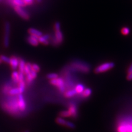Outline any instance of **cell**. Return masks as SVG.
Returning a JSON list of instances; mask_svg holds the SVG:
<instances>
[{
  "label": "cell",
  "instance_id": "cell-37",
  "mask_svg": "<svg viewBox=\"0 0 132 132\" xmlns=\"http://www.w3.org/2000/svg\"><path fill=\"white\" fill-rule=\"evenodd\" d=\"M2 62V61H1V60H0V63H1Z\"/></svg>",
  "mask_w": 132,
  "mask_h": 132
},
{
  "label": "cell",
  "instance_id": "cell-8",
  "mask_svg": "<svg viewBox=\"0 0 132 132\" xmlns=\"http://www.w3.org/2000/svg\"><path fill=\"white\" fill-rule=\"evenodd\" d=\"M14 9L15 12L17 13L20 17L25 20H28L30 18V15L28 12L25 10L22 7L14 6Z\"/></svg>",
  "mask_w": 132,
  "mask_h": 132
},
{
  "label": "cell",
  "instance_id": "cell-36",
  "mask_svg": "<svg viewBox=\"0 0 132 132\" xmlns=\"http://www.w3.org/2000/svg\"><path fill=\"white\" fill-rule=\"evenodd\" d=\"M24 132H29V131L28 130H26V131H25Z\"/></svg>",
  "mask_w": 132,
  "mask_h": 132
},
{
  "label": "cell",
  "instance_id": "cell-34",
  "mask_svg": "<svg viewBox=\"0 0 132 132\" xmlns=\"http://www.w3.org/2000/svg\"><path fill=\"white\" fill-rule=\"evenodd\" d=\"M132 72V63L130 64V65L129 66L127 70V74H129L130 72Z\"/></svg>",
  "mask_w": 132,
  "mask_h": 132
},
{
  "label": "cell",
  "instance_id": "cell-18",
  "mask_svg": "<svg viewBox=\"0 0 132 132\" xmlns=\"http://www.w3.org/2000/svg\"><path fill=\"white\" fill-rule=\"evenodd\" d=\"M77 93L75 89H71V90L67 91V92H65L64 93V96L66 97L69 98V97H72L73 96H74L76 95H77Z\"/></svg>",
  "mask_w": 132,
  "mask_h": 132
},
{
  "label": "cell",
  "instance_id": "cell-20",
  "mask_svg": "<svg viewBox=\"0 0 132 132\" xmlns=\"http://www.w3.org/2000/svg\"><path fill=\"white\" fill-rule=\"evenodd\" d=\"M12 3H13L14 6H19L24 7L26 6V4L23 1V0H12Z\"/></svg>",
  "mask_w": 132,
  "mask_h": 132
},
{
  "label": "cell",
  "instance_id": "cell-17",
  "mask_svg": "<svg viewBox=\"0 0 132 132\" xmlns=\"http://www.w3.org/2000/svg\"><path fill=\"white\" fill-rule=\"evenodd\" d=\"M26 62L23 59H20L19 61V65H18V68H19V72L24 73V69H25V67H26Z\"/></svg>",
  "mask_w": 132,
  "mask_h": 132
},
{
  "label": "cell",
  "instance_id": "cell-31",
  "mask_svg": "<svg viewBox=\"0 0 132 132\" xmlns=\"http://www.w3.org/2000/svg\"><path fill=\"white\" fill-rule=\"evenodd\" d=\"M31 68H32V70L36 72V73H38L40 71V68L39 67V65L35 63L31 64Z\"/></svg>",
  "mask_w": 132,
  "mask_h": 132
},
{
  "label": "cell",
  "instance_id": "cell-28",
  "mask_svg": "<svg viewBox=\"0 0 132 132\" xmlns=\"http://www.w3.org/2000/svg\"><path fill=\"white\" fill-rule=\"evenodd\" d=\"M46 77L48 79H50L51 80L52 79H57V78H59V75L55 73H51L48 74Z\"/></svg>",
  "mask_w": 132,
  "mask_h": 132
},
{
  "label": "cell",
  "instance_id": "cell-6",
  "mask_svg": "<svg viewBox=\"0 0 132 132\" xmlns=\"http://www.w3.org/2000/svg\"><path fill=\"white\" fill-rule=\"evenodd\" d=\"M50 83L53 85L57 86V87L59 88V90L61 93H65V82L62 78H58L57 79L51 80Z\"/></svg>",
  "mask_w": 132,
  "mask_h": 132
},
{
  "label": "cell",
  "instance_id": "cell-12",
  "mask_svg": "<svg viewBox=\"0 0 132 132\" xmlns=\"http://www.w3.org/2000/svg\"><path fill=\"white\" fill-rule=\"evenodd\" d=\"M28 42L32 46H38L39 44V38L35 36L30 35L27 38Z\"/></svg>",
  "mask_w": 132,
  "mask_h": 132
},
{
  "label": "cell",
  "instance_id": "cell-21",
  "mask_svg": "<svg viewBox=\"0 0 132 132\" xmlns=\"http://www.w3.org/2000/svg\"><path fill=\"white\" fill-rule=\"evenodd\" d=\"M26 84L24 80L19 81L18 88L19 90L20 94H23V93H24L25 89H26Z\"/></svg>",
  "mask_w": 132,
  "mask_h": 132
},
{
  "label": "cell",
  "instance_id": "cell-9",
  "mask_svg": "<svg viewBox=\"0 0 132 132\" xmlns=\"http://www.w3.org/2000/svg\"><path fill=\"white\" fill-rule=\"evenodd\" d=\"M18 106L20 112H24L27 109V104L26 100H25L23 95L22 94H20L18 95Z\"/></svg>",
  "mask_w": 132,
  "mask_h": 132
},
{
  "label": "cell",
  "instance_id": "cell-13",
  "mask_svg": "<svg viewBox=\"0 0 132 132\" xmlns=\"http://www.w3.org/2000/svg\"><path fill=\"white\" fill-rule=\"evenodd\" d=\"M37 77V73L32 70L31 72L26 76V82L28 84H31V82L34 80Z\"/></svg>",
  "mask_w": 132,
  "mask_h": 132
},
{
  "label": "cell",
  "instance_id": "cell-24",
  "mask_svg": "<svg viewBox=\"0 0 132 132\" xmlns=\"http://www.w3.org/2000/svg\"><path fill=\"white\" fill-rule=\"evenodd\" d=\"M92 94V90L90 88H86L84 89V92L82 93L81 95L83 97H88Z\"/></svg>",
  "mask_w": 132,
  "mask_h": 132
},
{
  "label": "cell",
  "instance_id": "cell-4",
  "mask_svg": "<svg viewBox=\"0 0 132 132\" xmlns=\"http://www.w3.org/2000/svg\"><path fill=\"white\" fill-rule=\"evenodd\" d=\"M114 67V63L112 62H105L102 63L95 68V72L96 73H101L106 72L107 71L111 70Z\"/></svg>",
  "mask_w": 132,
  "mask_h": 132
},
{
  "label": "cell",
  "instance_id": "cell-16",
  "mask_svg": "<svg viewBox=\"0 0 132 132\" xmlns=\"http://www.w3.org/2000/svg\"><path fill=\"white\" fill-rule=\"evenodd\" d=\"M49 38H50V36L48 35H43L42 36L39 38V41L41 44L47 45L49 44V41H48Z\"/></svg>",
  "mask_w": 132,
  "mask_h": 132
},
{
  "label": "cell",
  "instance_id": "cell-19",
  "mask_svg": "<svg viewBox=\"0 0 132 132\" xmlns=\"http://www.w3.org/2000/svg\"><path fill=\"white\" fill-rule=\"evenodd\" d=\"M12 79L13 81L15 84L19 82V72L14 71L12 73Z\"/></svg>",
  "mask_w": 132,
  "mask_h": 132
},
{
  "label": "cell",
  "instance_id": "cell-30",
  "mask_svg": "<svg viewBox=\"0 0 132 132\" xmlns=\"http://www.w3.org/2000/svg\"><path fill=\"white\" fill-rule=\"evenodd\" d=\"M0 60H1V61L3 62L9 64L10 61V58H9L6 56H5V55H1V56H0Z\"/></svg>",
  "mask_w": 132,
  "mask_h": 132
},
{
  "label": "cell",
  "instance_id": "cell-23",
  "mask_svg": "<svg viewBox=\"0 0 132 132\" xmlns=\"http://www.w3.org/2000/svg\"><path fill=\"white\" fill-rule=\"evenodd\" d=\"M75 89L76 90L77 94H81L85 89V86L83 84H78L76 85Z\"/></svg>",
  "mask_w": 132,
  "mask_h": 132
},
{
  "label": "cell",
  "instance_id": "cell-29",
  "mask_svg": "<svg viewBox=\"0 0 132 132\" xmlns=\"http://www.w3.org/2000/svg\"><path fill=\"white\" fill-rule=\"evenodd\" d=\"M130 29L128 27H123L121 29V33L123 35H128L130 33Z\"/></svg>",
  "mask_w": 132,
  "mask_h": 132
},
{
  "label": "cell",
  "instance_id": "cell-35",
  "mask_svg": "<svg viewBox=\"0 0 132 132\" xmlns=\"http://www.w3.org/2000/svg\"><path fill=\"white\" fill-rule=\"evenodd\" d=\"M36 1L38 2H40L41 1V0H36Z\"/></svg>",
  "mask_w": 132,
  "mask_h": 132
},
{
  "label": "cell",
  "instance_id": "cell-27",
  "mask_svg": "<svg viewBox=\"0 0 132 132\" xmlns=\"http://www.w3.org/2000/svg\"><path fill=\"white\" fill-rule=\"evenodd\" d=\"M60 116L61 117H71V114L70 113L68 110H65V111H62L60 113Z\"/></svg>",
  "mask_w": 132,
  "mask_h": 132
},
{
  "label": "cell",
  "instance_id": "cell-26",
  "mask_svg": "<svg viewBox=\"0 0 132 132\" xmlns=\"http://www.w3.org/2000/svg\"><path fill=\"white\" fill-rule=\"evenodd\" d=\"M11 86L8 84H5L3 85V88H2V93L4 94H8V92H9V91L11 89Z\"/></svg>",
  "mask_w": 132,
  "mask_h": 132
},
{
  "label": "cell",
  "instance_id": "cell-22",
  "mask_svg": "<svg viewBox=\"0 0 132 132\" xmlns=\"http://www.w3.org/2000/svg\"><path fill=\"white\" fill-rule=\"evenodd\" d=\"M20 92L18 88H11V89L9 91L8 94L10 96H16L20 94Z\"/></svg>",
  "mask_w": 132,
  "mask_h": 132
},
{
  "label": "cell",
  "instance_id": "cell-14",
  "mask_svg": "<svg viewBox=\"0 0 132 132\" xmlns=\"http://www.w3.org/2000/svg\"><path fill=\"white\" fill-rule=\"evenodd\" d=\"M68 111L71 114V117L73 118H77L78 116V109L76 105L74 104H71L69 105Z\"/></svg>",
  "mask_w": 132,
  "mask_h": 132
},
{
  "label": "cell",
  "instance_id": "cell-32",
  "mask_svg": "<svg viewBox=\"0 0 132 132\" xmlns=\"http://www.w3.org/2000/svg\"><path fill=\"white\" fill-rule=\"evenodd\" d=\"M23 1L26 4V5H32L34 0H23Z\"/></svg>",
  "mask_w": 132,
  "mask_h": 132
},
{
  "label": "cell",
  "instance_id": "cell-11",
  "mask_svg": "<svg viewBox=\"0 0 132 132\" xmlns=\"http://www.w3.org/2000/svg\"><path fill=\"white\" fill-rule=\"evenodd\" d=\"M118 132H132V125L122 124L117 128Z\"/></svg>",
  "mask_w": 132,
  "mask_h": 132
},
{
  "label": "cell",
  "instance_id": "cell-25",
  "mask_svg": "<svg viewBox=\"0 0 132 132\" xmlns=\"http://www.w3.org/2000/svg\"><path fill=\"white\" fill-rule=\"evenodd\" d=\"M32 71V68H31V64L30 63H27L26 67H25L24 69V74L25 75H28V74H29Z\"/></svg>",
  "mask_w": 132,
  "mask_h": 132
},
{
  "label": "cell",
  "instance_id": "cell-2",
  "mask_svg": "<svg viewBox=\"0 0 132 132\" xmlns=\"http://www.w3.org/2000/svg\"><path fill=\"white\" fill-rule=\"evenodd\" d=\"M55 36L53 43L56 45H59L62 43L63 41V35L61 30V25L59 22H56L54 25Z\"/></svg>",
  "mask_w": 132,
  "mask_h": 132
},
{
  "label": "cell",
  "instance_id": "cell-7",
  "mask_svg": "<svg viewBox=\"0 0 132 132\" xmlns=\"http://www.w3.org/2000/svg\"><path fill=\"white\" fill-rule=\"evenodd\" d=\"M56 122L57 124H59V125L64 127H67L70 129H74L76 128V126L73 123L65 120V119H64L63 117H57L56 119Z\"/></svg>",
  "mask_w": 132,
  "mask_h": 132
},
{
  "label": "cell",
  "instance_id": "cell-10",
  "mask_svg": "<svg viewBox=\"0 0 132 132\" xmlns=\"http://www.w3.org/2000/svg\"><path fill=\"white\" fill-rule=\"evenodd\" d=\"M19 61H20V59L19 58L15 56H12L10 58L9 64L11 66V68L13 69V71H15V70L18 68L19 63Z\"/></svg>",
  "mask_w": 132,
  "mask_h": 132
},
{
  "label": "cell",
  "instance_id": "cell-15",
  "mask_svg": "<svg viewBox=\"0 0 132 132\" xmlns=\"http://www.w3.org/2000/svg\"><path fill=\"white\" fill-rule=\"evenodd\" d=\"M28 32L30 34V35L36 36L38 37V38H39V37L43 35L42 32L35 28H30L28 30Z\"/></svg>",
  "mask_w": 132,
  "mask_h": 132
},
{
  "label": "cell",
  "instance_id": "cell-1",
  "mask_svg": "<svg viewBox=\"0 0 132 132\" xmlns=\"http://www.w3.org/2000/svg\"><path fill=\"white\" fill-rule=\"evenodd\" d=\"M3 109L11 114H18L20 111L19 109L18 96H10L2 104Z\"/></svg>",
  "mask_w": 132,
  "mask_h": 132
},
{
  "label": "cell",
  "instance_id": "cell-33",
  "mask_svg": "<svg viewBox=\"0 0 132 132\" xmlns=\"http://www.w3.org/2000/svg\"><path fill=\"white\" fill-rule=\"evenodd\" d=\"M127 79L128 80H132V72H130L129 74H127Z\"/></svg>",
  "mask_w": 132,
  "mask_h": 132
},
{
  "label": "cell",
  "instance_id": "cell-3",
  "mask_svg": "<svg viewBox=\"0 0 132 132\" xmlns=\"http://www.w3.org/2000/svg\"><path fill=\"white\" fill-rule=\"evenodd\" d=\"M72 67L78 71L82 73H88L90 71V67L85 63L81 62H74L71 64Z\"/></svg>",
  "mask_w": 132,
  "mask_h": 132
},
{
  "label": "cell",
  "instance_id": "cell-5",
  "mask_svg": "<svg viewBox=\"0 0 132 132\" xmlns=\"http://www.w3.org/2000/svg\"><path fill=\"white\" fill-rule=\"evenodd\" d=\"M11 32V26L9 22H6L5 24V32L3 37V46L5 48L8 47L10 45Z\"/></svg>",
  "mask_w": 132,
  "mask_h": 132
}]
</instances>
